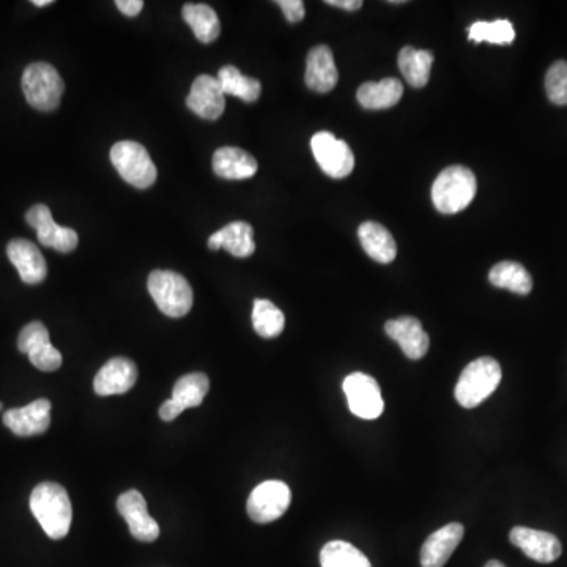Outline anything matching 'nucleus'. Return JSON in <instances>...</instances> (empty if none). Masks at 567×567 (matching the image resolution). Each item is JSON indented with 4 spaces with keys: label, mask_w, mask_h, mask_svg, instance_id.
<instances>
[{
    "label": "nucleus",
    "mask_w": 567,
    "mask_h": 567,
    "mask_svg": "<svg viewBox=\"0 0 567 567\" xmlns=\"http://www.w3.org/2000/svg\"><path fill=\"white\" fill-rule=\"evenodd\" d=\"M30 509L49 538H65L71 527L73 508L65 487L57 482H41L30 495Z\"/></svg>",
    "instance_id": "1"
},
{
    "label": "nucleus",
    "mask_w": 567,
    "mask_h": 567,
    "mask_svg": "<svg viewBox=\"0 0 567 567\" xmlns=\"http://www.w3.org/2000/svg\"><path fill=\"white\" fill-rule=\"evenodd\" d=\"M476 177L464 166H451L441 171L432 186V202L438 212L454 215L467 208L475 199Z\"/></svg>",
    "instance_id": "2"
},
{
    "label": "nucleus",
    "mask_w": 567,
    "mask_h": 567,
    "mask_svg": "<svg viewBox=\"0 0 567 567\" xmlns=\"http://www.w3.org/2000/svg\"><path fill=\"white\" fill-rule=\"evenodd\" d=\"M501 382V366L497 360L484 356L471 361L460 374L456 385L457 402L464 408H475L495 393Z\"/></svg>",
    "instance_id": "3"
},
{
    "label": "nucleus",
    "mask_w": 567,
    "mask_h": 567,
    "mask_svg": "<svg viewBox=\"0 0 567 567\" xmlns=\"http://www.w3.org/2000/svg\"><path fill=\"white\" fill-rule=\"evenodd\" d=\"M149 292L153 301L167 317H183L193 308V289L175 271L155 270L149 276Z\"/></svg>",
    "instance_id": "4"
},
{
    "label": "nucleus",
    "mask_w": 567,
    "mask_h": 567,
    "mask_svg": "<svg viewBox=\"0 0 567 567\" xmlns=\"http://www.w3.org/2000/svg\"><path fill=\"white\" fill-rule=\"evenodd\" d=\"M63 90L62 76L49 63H32L24 70L23 92L27 103L37 111H54L62 100Z\"/></svg>",
    "instance_id": "5"
},
{
    "label": "nucleus",
    "mask_w": 567,
    "mask_h": 567,
    "mask_svg": "<svg viewBox=\"0 0 567 567\" xmlns=\"http://www.w3.org/2000/svg\"><path fill=\"white\" fill-rule=\"evenodd\" d=\"M111 161L120 177L136 188H150L156 182L158 172L144 145L122 141L112 145Z\"/></svg>",
    "instance_id": "6"
},
{
    "label": "nucleus",
    "mask_w": 567,
    "mask_h": 567,
    "mask_svg": "<svg viewBox=\"0 0 567 567\" xmlns=\"http://www.w3.org/2000/svg\"><path fill=\"white\" fill-rule=\"evenodd\" d=\"M292 503V492L286 482L265 481L252 490L248 500V516L256 523L281 519Z\"/></svg>",
    "instance_id": "7"
},
{
    "label": "nucleus",
    "mask_w": 567,
    "mask_h": 567,
    "mask_svg": "<svg viewBox=\"0 0 567 567\" xmlns=\"http://www.w3.org/2000/svg\"><path fill=\"white\" fill-rule=\"evenodd\" d=\"M311 149L315 161L322 171L331 178H345L352 174L355 156L347 142L336 138L330 131L315 133L311 139Z\"/></svg>",
    "instance_id": "8"
},
{
    "label": "nucleus",
    "mask_w": 567,
    "mask_h": 567,
    "mask_svg": "<svg viewBox=\"0 0 567 567\" xmlns=\"http://www.w3.org/2000/svg\"><path fill=\"white\" fill-rule=\"evenodd\" d=\"M344 393L349 402L350 412L358 418L377 419L382 416V391L377 380L363 372H353L344 380Z\"/></svg>",
    "instance_id": "9"
},
{
    "label": "nucleus",
    "mask_w": 567,
    "mask_h": 567,
    "mask_svg": "<svg viewBox=\"0 0 567 567\" xmlns=\"http://www.w3.org/2000/svg\"><path fill=\"white\" fill-rule=\"evenodd\" d=\"M26 221L30 227L37 230L38 241L41 245L56 249L59 252L75 251L79 238L75 230L56 224L51 210L46 205L38 204L26 213Z\"/></svg>",
    "instance_id": "10"
},
{
    "label": "nucleus",
    "mask_w": 567,
    "mask_h": 567,
    "mask_svg": "<svg viewBox=\"0 0 567 567\" xmlns=\"http://www.w3.org/2000/svg\"><path fill=\"white\" fill-rule=\"evenodd\" d=\"M117 511L128 523L131 536L142 542H153L160 536L158 523L149 514L144 495L138 490H128L117 500Z\"/></svg>",
    "instance_id": "11"
},
{
    "label": "nucleus",
    "mask_w": 567,
    "mask_h": 567,
    "mask_svg": "<svg viewBox=\"0 0 567 567\" xmlns=\"http://www.w3.org/2000/svg\"><path fill=\"white\" fill-rule=\"evenodd\" d=\"M186 106L205 120H216L226 109V93L218 78L202 75L196 78L186 97Z\"/></svg>",
    "instance_id": "12"
},
{
    "label": "nucleus",
    "mask_w": 567,
    "mask_h": 567,
    "mask_svg": "<svg viewBox=\"0 0 567 567\" xmlns=\"http://www.w3.org/2000/svg\"><path fill=\"white\" fill-rule=\"evenodd\" d=\"M4 424L18 437L45 434L51 426V402L37 399L26 407L12 408L4 413Z\"/></svg>",
    "instance_id": "13"
},
{
    "label": "nucleus",
    "mask_w": 567,
    "mask_h": 567,
    "mask_svg": "<svg viewBox=\"0 0 567 567\" xmlns=\"http://www.w3.org/2000/svg\"><path fill=\"white\" fill-rule=\"evenodd\" d=\"M138 382V366L128 358H112L101 367L93 380L98 396L125 394Z\"/></svg>",
    "instance_id": "14"
},
{
    "label": "nucleus",
    "mask_w": 567,
    "mask_h": 567,
    "mask_svg": "<svg viewBox=\"0 0 567 567\" xmlns=\"http://www.w3.org/2000/svg\"><path fill=\"white\" fill-rule=\"evenodd\" d=\"M509 539L528 558L542 564L553 563L560 558L561 552H563V547H561L558 538L547 533V531L516 527L512 528Z\"/></svg>",
    "instance_id": "15"
},
{
    "label": "nucleus",
    "mask_w": 567,
    "mask_h": 567,
    "mask_svg": "<svg viewBox=\"0 0 567 567\" xmlns=\"http://www.w3.org/2000/svg\"><path fill=\"white\" fill-rule=\"evenodd\" d=\"M7 256L18 270L23 282L35 286L45 281L48 276V265L40 249L32 241L16 238L7 246Z\"/></svg>",
    "instance_id": "16"
},
{
    "label": "nucleus",
    "mask_w": 567,
    "mask_h": 567,
    "mask_svg": "<svg viewBox=\"0 0 567 567\" xmlns=\"http://www.w3.org/2000/svg\"><path fill=\"white\" fill-rule=\"evenodd\" d=\"M385 331L393 341L401 345L402 352L410 360H421L429 352V334L415 317L388 320Z\"/></svg>",
    "instance_id": "17"
},
{
    "label": "nucleus",
    "mask_w": 567,
    "mask_h": 567,
    "mask_svg": "<svg viewBox=\"0 0 567 567\" xmlns=\"http://www.w3.org/2000/svg\"><path fill=\"white\" fill-rule=\"evenodd\" d=\"M465 528L462 523H448L445 527L430 534L421 549V566L443 567L448 563L457 545L464 539Z\"/></svg>",
    "instance_id": "18"
},
{
    "label": "nucleus",
    "mask_w": 567,
    "mask_h": 567,
    "mask_svg": "<svg viewBox=\"0 0 567 567\" xmlns=\"http://www.w3.org/2000/svg\"><path fill=\"white\" fill-rule=\"evenodd\" d=\"M339 73L334 62L333 51L319 45L309 51L306 59V86L317 93H328L338 84Z\"/></svg>",
    "instance_id": "19"
},
{
    "label": "nucleus",
    "mask_w": 567,
    "mask_h": 567,
    "mask_svg": "<svg viewBox=\"0 0 567 567\" xmlns=\"http://www.w3.org/2000/svg\"><path fill=\"white\" fill-rule=\"evenodd\" d=\"M208 248L213 251L224 248L232 256L245 259L256 251L254 229L245 221H234L208 238Z\"/></svg>",
    "instance_id": "20"
},
{
    "label": "nucleus",
    "mask_w": 567,
    "mask_h": 567,
    "mask_svg": "<svg viewBox=\"0 0 567 567\" xmlns=\"http://www.w3.org/2000/svg\"><path fill=\"white\" fill-rule=\"evenodd\" d=\"M213 171L226 180H246L256 175L257 161L238 147H221L213 155Z\"/></svg>",
    "instance_id": "21"
},
{
    "label": "nucleus",
    "mask_w": 567,
    "mask_h": 567,
    "mask_svg": "<svg viewBox=\"0 0 567 567\" xmlns=\"http://www.w3.org/2000/svg\"><path fill=\"white\" fill-rule=\"evenodd\" d=\"M361 246L367 252V256L374 259L378 264H391L397 256L396 241L390 230L382 224L374 221H366L358 229Z\"/></svg>",
    "instance_id": "22"
},
{
    "label": "nucleus",
    "mask_w": 567,
    "mask_h": 567,
    "mask_svg": "<svg viewBox=\"0 0 567 567\" xmlns=\"http://www.w3.org/2000/svg\"><path fill=\"white\" fill-rule=\"evenodd\" d=\"M404 95V86L396 78H386L378 82H364L358 89L356 98L364 109H388L396 106Z\"/></svg>",
    "instance_id": "23"
},
{
    "label": "nucleus",
    "mask_w": 567,
    "mask_h": 567,
    "mask_svg": "<svg viewBox=\"0 0 567 567\" xmlns=\"http://www.w3.org/2000/svg\"><path fill=\"white\" fill-rule=\"evenodd\" d=\"M434 63V54L424 49L405 46L399 52V68L405 81L416 89L426 86L430 78V70Z\"/></svg>",
    "instance_id": "24"
},
{
    "label": "nucleus",
    "mask_w": 567,
    "mask_h": 567,
    "mask_svg": "<svg viewBox=\"0 0 567 567\" xmlns=\"http://www.w3.org/2000/svg\"><path fill=\"white\" fill-rule=\"evenodd\" d=\"M489 281L498 289H506L517 295H528L533 290V278L527 268L517 262L504 260L490 270Z\"/></svg>",
    "instance_id": "25"
},
{
    "label": "nucleus",
    "mask_w": 567,
    "mask_h": 567,
    "mask_svg": "<svg viewBox=\"0 0 567 567\" xmlns=\"http://www.w3.org/2000/svg\"><path fill=\"white\" fill-rule=\"evenodd\" d=\"M183 19L201 43H213L221 34V23L212 7L205 4H186L183 7Z\"/></svg>",
    "instance_id": "26"
},
{
    "label": "nucleus",
    "mask_w": 567,
    "mask_h": 567,
    "mask_svg": "<svg viewBox=\"0 0 567 567\" xmlns=\"http://www.w3.org/2000/svg\"><path fill=\"white\" fill-rule=\"evenodd\" d=\"M218 81L226 95H234L246 103L259 100L260 92H262V86L257 79L248 78L232 65H226L219 70Z\"/></svg>",
    "instance_id": "27"
},
{
    "label": "nucleus",
    "mask_w": 567,
    "mask_h": 567,
    "mask_svg": "<svg viewBox=\"0 0 567 567\" xmlns=\"http://www.w3.org/2000/svg\"><path fill=\"white\" fill-rule=\"evenodd\" d=\"M252 327L260 338H278L286 327V317L270 300H256L252 309Z\"/></svg>",
    "instance_id": "28"
},
{
    "label": "nucleus",
    "mask_w": 567,
    "mask_h": 567,
    "mask_svg": "<svg viewBox=\"0 0 567 567\" xmlns=\"http://www.w3.org/2000/svg\"><path fill=\"white\" fill-rule=\"evenodd\" d=\"M322 567H372L361 550L345 541H331L320 552Z\"/></svg>",
    "instance_id": "29"
},
{
    "label": "nucleus",
    "mask_w": 567,
    "mask_h": 567,
    "mask_svg": "<svg viewBox=\"0 0 567 567\" xmlns=\"http://www.w3.org/2000/svg\"><path fill=\"white\" fill-rule=\"evenodd\" d=\"M210 390V380L207 375L201 372L185 375L175 383L174 391H172V399L182 405L183 408H194L204 402Z\"/></svg>",
    "instance_id": "30"
},
{
    "label": "nucleus",
    "mask_w": 567,
    "mask_h": 567,
    "mask_svg": "<svg viewBox=\"0 0 567 567\" xmlns=\"http://www.w3.org/2000/svg\"><path fill=\"white\" fill-rule=\"evenodd\" d=\"M468 38L475 43L489 41L493 45H509L516 38V30L508 19H498L493 23L478 21L468 29Z\"/></svg>",
    "instance_id": "31"
},
{
    "label": "nucleus",
    "mask_w": 567,
    "mask_h": 567,
    "mask_svg": "<svg viewBox=\"0 0 567 567\" xmlns=\"http://www.w3.org/2000/svg\"><path fill=\"white\" fill-rule=\"evenodd\" d=\"M545 92L556 106H567V62L553 63L545 76Z\"/></svg>",
    "instance_id": "32"
},
{
    "label": "nucleus",
    "mask_w": 567,
    "mask_h": 567,
    "mask_svg": "<svg viewBox=\"0 0 567 567\" xmlns=\"http://www.w3.org/2000/svg\"><path fill=\"white\" fill-rule=\"evenodd\" d=\"M49 331L41 322H30L29 325L21 330L18 338L19 352L29 355L32 350L37 349L40 345L48 344Z\"/></svg>",
    "instance_id": "33"
},
{
    "label": "nucleus",
    "mask_w": 567,
    "mask_h": 567,
    "mask_svg": "<svg viewBox=\"0 0 567 567\" xmlns=\"http://www.w3.org/2000/svg\"><path fill=\"white\" fill-rule=\"evenodd\" d=\"M27 356H29L30 363L34 364L38 371L54 372L62 366V355L51 342L40 345Z\"/></svg>",
    "instance_id": "34"
},
{
    "label": "nucleus",
    "mask_w": 567,
    "mask_h": 567,
    "mask_svg": "<svg viewBox=\"0 0 567 567\" xmlns=\"http://www.w3.org/2000/svg\"><path fill=\"white\" fill-rule=\"evenodd\" d=\"M278 5L289 23H300L301 19L304 18V13H306L301 0H279Z\"/></svg>",
    "instance_id": "35"
},
{
    "label": "nucleus",
    "mask_w": 567,
    "mask_h": 567,
    "mask_svg": "<svg viewBox=\"0 0 567 567\" xmlns=\"http://www.w3.org/2000/svg\"><path fill=\"white\" fill-rule=\"evenodd\" d=\"M183 412H185V408L171 397V399H167V401L161 405L160 418L166 421V423H171L175 418L182 415Z\"/></svg>",
    "instance_id": "36"
},
{
    "label": "nucleus",
    "mask_w": 567,
    "mask_h": 567,
    "mask_svg": "<svg viewBox=\"0 0 567 567\" xmlns=\"http://www.w3.org/2000/svg\"><path fill=\"white\" fill-rule=\"evenodd\" d=\"M115 5H117V8L123 15L130 16V18L138 16L142 12V8H144L142 0H117Z\"/></svg>",
    "instance_id": "37"
},
{
    "label": "nucleus",
    "mask_w": 567,
    "mask_h": 567,
    "mask_svg": "<svg viewBox=\"0 0 567 567\" xmlns=\"http://www.w3.org/2000/svg\"><path fill=\"white\" fill-rule=\"evenodd\" d=\"M327 4L342 8V10H347V12H356V10H360L363 7L361 0H328Z\"/></svg>",
    "instance_id": "38"
},
{
    "label": "nucleus",
    "mask_w": 567,
    "mask_h": 567,
    "mask_svg": "<svg viewBox=\"0 0 567 567\" xmlns=\"http://www.w3.org/2000/svg\"><path fill=\"white\" fill-rule=\"evenodd\" d=\"M52 0H34L35 7H46V5H51Z\"/></svg>",
    "instance_id": "39"
},
{
    "label": "nucleus",
    "mask_w": 567,
    "mask_h": 567,
    "mask_svg": "<svg viewBox=\"0 0 567 567\" xmlns=\"http://www.w3.org/2000/svg\"><path fill=\"white\" fill-rule=\"evenodd\" d=\"M486 567H506V566H504L503 563H500V561L492 560L486 564Z\"/></svg>",
    "instance_id": "40"
},
{
    "label": "nucleus",
    "mask_w": 567,
    "mask_h": 567,
    "mask_svg": "<svg viewBox=\"0 0 567 567\" xmlns=\"http://www.w3.org/2000/svg\"><path fill=\"white\" fill-rule=\"evenodd\" d=\"M0 408H2V404H0Z\"/></svg>",
    "instance_id": "41"
}]
</instances>
